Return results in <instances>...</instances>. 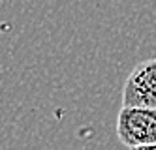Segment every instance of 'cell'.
Returning a JSON list of instances; mask_svg holds the SVG:
<instances>
[{
    "mask_svg": "<svg viewBox=\"0 0 156 150\" xmlns=\"http://www.w3.org/2000/svg\"><path fill=\"white\" fill-rule=\"evenodd\" d=\"M132 150H156V145H149V146H137V148H132Z\"/></svg>",
    "mask_w": 156,
    "mask_h": 150,
    "instance_id": "3",
    "label": "cell"
},
{
    "mask_svg": "<svg viewBox=\"0 0 156 150\" xmlns=\"http://www.w3.org/2000/svg\"><path fill=\"white\" fill-rule=\"evenodd\" d=\"M117 137L130 150L156 145V109L122 107L117 117Z\"/></svg>",
    "mask_w": 156,
    "mask_h": 150,
    "instance_id": "1",
    "label": "cell"
},
{
    "mask_svg": "<svg viewBox=\"0 0 156 150\" xmlns=\"http://www.w3.org/2000/svg\"><path fill=\"white\" fill-rule=\"evenodd\" d=\"M122 107L156 109V58L139 62L122 88Z\"/></svg>",
    "mask_w": 156,
    "mask_h": 150,
    "instance_id": "2",
    "label": "cell"
}]
</instances>
